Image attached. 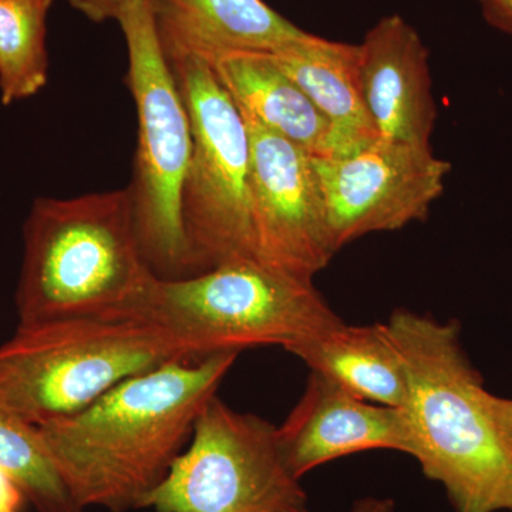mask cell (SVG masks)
<instances>
[{
    "label": "cell",
    "mask_w": 512,
    "mask_h": 512,
    "mask_svg": "<svg viewBox=\"0 0 512 512\" xmlns=\"http://www.w3.org/2000/svg\"><path fill=\"white\" fill-rule=\"evenodd\" d=\"M238 356L173 360L124 380L72 417L36 427L77 507L140 510Z\"/></svg>",
    "instance_id": "cell-1"
},
{
    "label": "cell",
    "mask_w": 512,
    "mask_h": 512,
    "mask_svg": "<svg viewBox=\"0 0 512 512\" xmlns=\"http://www.w3.org/2000/svg\"><path fill=\"white\" fill-rule=\"evenodd\" d=\"M157 278L128 188L36 198L23 224L18 326L140 316Z\"/></svg>",
    "instance_id": "cell-2"
},
{
    "label": "cell",
    "mask_w": 512,
    "mask_h": 512,
    "mask_svg": "<svg viewBox=\"0 0 512 512\" xmlns=\"http://www.w3.org/2000/svg\"><path fill=\"white\" fill-rule=\"evenodd\" d=\"M402 356L412 457L456 512H512V456L483 403L456 322L399 309L386 323Z\"/></svg>",
    "instance_id": "cell-3"
},
{
    "label": "cell",
    "mask_w": 512,
    "mask_h": 512,
    "mask_svg": "<svg viewBox=\"0 0 512 512\" xmlns=\"http://www.w3.org/2000/svg\"><path fill=\"white\" fill-rule=\"evenodd\" d=\"M173 360L192 359L167 329L144 316L18 326L0 345V402L40 427Z\"/></svg>",
    "instance_id": "cell-4"
},
{
    "label": "cell",
    "mask_w": 512,
    "mask_h": 512,
    "mask_svg": "<svg viewBox=\"0 0 512 512\" xmlns=\"http://www.w3.org/2000/svg\"><path fill=\"white\" fill-rule=\"evenodd\" d=\"M140 316L167 329L192 360L261 346L292 353L345 323L312 279L249 259L187 278H157Z\"/></svg>",
    "instance_id": "cell-5"
},
{
    "label": "cell",
    "mask_w": 512,
    "mask_h": 512,
    "mask_svg": "<svg viewBox=\"0 0 512 512\" xmlns=\"http://www.w3.org/2000/svg\"><path fill=\"white\" fill-rule=\"evenodd\" d=\"M119 23L126 84L137 110V148L128 185L141 248L160 279L194 275L185 238L183 191L192 157L190 114L160 43L150 0H131Z\"/></svg>",
    "instance_id": "cell-6"
},
{
    "label": "cell",
    "mask_w": 512,
    "mask_h": 512,
    "mask_svg": "<svg viewBox=\"0 0 512 512\" xmlns=\"http://www.w3.org/2000/svg\"><path fill=\"white\" fill-rule=\"evenodd\" d=\"M167 60L191 121L192 157L181 215L194 275L256 261L247 123L207 60Z\"/></svg>",
    "instance_id": "cell-7"
},
{
    "label": "cell",
    "mask_w": 512,
    "mask_h": 512,
    "mask_svg": "<svg viewBox=\"0 0 512 512\" xmlns=\"http://www.w3.org/2000/svg\"><path fill=\"white\" fill-rule=\"evenodd\" d=\"M308 495L289 470L278 427L214 396L190 443L141 508L156 512H302Z\"/></svg>",
    "instance_id": "cell-8"
},
{
    "label": "cell",
    "mask_w": 512,
    "mask_h": 512,
    "mask_svg": "<svg viewBox=\"0 0 512 512\" xmlns=\"http://www.w3.org/2000/svg\"><path fill=\"white\" fill-rule=\"evenodd\" d=\"M336 249L426 220L451 165L431 147L379 140L343 157H313Z\"/></svg>",
    "instance_id": "cell-9"
},
{
    "label": "cell",
    "mask_w": 512,
    "mask_h": 512,
    "mask_svg": "<svg viewBox=\"0 0 512 512\" xmlns=\"http://www.w3.org/2000/svg\"><path fill=\"white\" fill-rule=\"evenodd\" d=\"M244 120L251 141L256 261L313 281L338 252L313 157L255 121Z\"/></svg>",
    "instance_id": "cell-10"
},
{
    "label": "cell",
    "mask_w": 512,
    "mask_h": 512,
    "mask_svg": "<svg viewBox=\"0 0 512 512\" xmlns=\"http://www.w3.org/2000/svg\"><path fill=\"white\" fill-rule=\"evenodd\" d=\"M289 470L301 477L313 468L367 450L413 454L402 407L366 402L311 372L301 399L278 427Z\"/></svg>",
    "instance_id": "cell-11"
},
{
    "label": "cell",
    "mask_w": 512,
    "mask_h": 512,
    "mask_svg": "<svg viewBox=\"0 0 512 512\" xmlns=\"http://www.w3.org/2000/svg\"><path fill=\"white\" fill-rule=\"evenodd\" d=\"M359 47L367 113L382 140L431 147L437 109L429 50L400 15L376 23Z\"/></svg>",
    "instance_id": "cell-12"
},
{
    "label": "cell",
    "mask_w": 512,
    "mask_h": 512,
    "mask_svg": "<svg viewBox=\"0 0 512 512\" xmlns=\"http://www.w3.org/2000/svg\"><path fill=\"white\" fill-rule=\"evenodd\" d=\"M167 59L212 62L231 53H278L302 42L303 32L264 0H150Z\"/></svg>",
    "instance_id": "cell-13"
},
{
    "label": "cell",
    "mask_w": 512,
    "mask_h": 512,
    "mask_svg": "<svg viewBox=\"0 0 512 512\" xmlns=\"http://www.w3.org/2000/svg\"><path fill=\"white\" fill-rule=\"evenodd\" d=\"M244 119L312 157H332V128L271 53H231L208 62Z\"/></svg>",
    "instance_id": "cell-14"
},
{
    "label": "cell",
    "mask_w": 512,
    "mask_h": 512,
    "mask_svg": "<svg viewBox=\"0 0 512 512\" xmlns=\"http://www.w3.org/2000/svg\"><path fill=\"white\" fill-rule=\"evenodd\" d=\"M271 55L328 120L332 157L349 156L379 140L363 100L357 45L309 33L302 42Z\"/></svg>",
    "instance_id": "cell-15"
},
{
    "label": "cell",
    "mask_w": 512,
    "mask_h": 512,
    "mask_svg": "<svg viewBox=\"0 0 512 512\" xmlns=\"http://www.w3.org/2000/svg\"><path fill=\"white\" fill-rule=\"evenodd\" d=\"M292 355L301 359L311 372L366 402L389 407H403L406 403V369L386 323H343L303 343Z\"/></svg>",
    "instance_id": "cell-16"
},
{
    "label": "cell",
    "mask_w": 512,
    "mask_h": 512,
    "mask_svg": "<svg viewBox=\"0 0 512 512\" xmlns=\"http://www.w3.org/2000/svg\"><path fill=\"white\" fill-rule=\"evenodd\" d=\"M55 0H0V103L32 99L49 82L47 15Z\"/></svg>",
    "instance_id": "cell-17"
},
{
    "label": "cell",
    "mask_w": 512,
    "mask_h": 512,
    "mask_svg": "<svg viewBox=\"0 0 512 512\" xmlns=\"http://www.w3.org/2000/svg\"><path fill=\"white\" fill-rule=\"evenodd\" d=\"M0 468L8 471L37 512H83L47 456L36 427L0 402Z\"/></svg>",
    "instance_id": "cell-18"
},
{
    "label": "cell",
    "mask_w": 512,
    "mask_h": 512,
    "mask_svg": "<svg viewBox=\"0 0 512 512\" xmlns=\"http://www.w3.org/2000/svg\"><path fill=\"white\" fill-rule=\"evenodd\" d=\"M483 403L490 414L498 437L512 456V400L495 396L484 389Z\"/></svg>",
    "instance_id": "cell-19"
},
{
    "label": "cell",
    "mask_w": 512,
    "mask_h": 512,
    "mask_svg": "<svg viewBox=\"0 0 512 512\" xmlns=\"http://www.w3.org/2000/svg\"><path fill=\"white\" fill-rule=\"evenodd\" d=\"M69 2L87 19L94 23H103L119 18L121 10L126 8L131 0H69Z\"/></svg>",
    "instance_id": "cell-20"
},
{
    "label": "cell",
    "mask_w": 512,
    "mask_h": 512,
    "mask_svg": "<svg viewBox=\"0 0 512 512\" xmlns=\"http://www.w3.org/2000/svg\"><path fill=\"white\" fill-rule=\"evenodd\" d=\"M487 22L512 39V0H478Z\"/></svg>",
    "instance_id": "cell-21"
},
{
    "label": "cell",
    "mask_w": 512,
    "mask_h": 512,
    "mask_svg": "<svg viewBox=\"0 0 512 512\" xmlns=\"http://www.w3.org/2000/svg\"><path fill=\"white\" fill-rule=\"evenodd\" d=\"M28 503L19 484L8 471L0 468V512H19Z\"/></svg>",
    "instance_id": "cell-22"
},
{
    "label": "cell",
    "mask_w": 512,
    "mask_h": 512,
    "mask_svg": "<svg viewBox=\"0 0 512 512\" xmlns=\"http://www.w3.org/2000/svg\"><path fill=\"white\" fill-rule=\"evenodd\" d=\"M394 510H396V504L390 498L366 497L357 500L349 512H394Z\"/></svg>",
    "instance_id": "cell-23"
}]
</instances>
